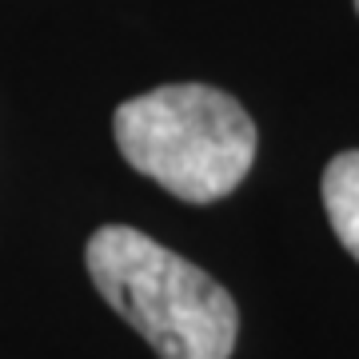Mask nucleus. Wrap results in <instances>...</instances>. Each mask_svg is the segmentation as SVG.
Segmentation results:
<instances>
[{"mask_svg": "<svg viewBox=\"0 0 359 359\" xmlns=\"http://www.w3.org/2000/svg\"><path fill=\"white\" fill-rule=\"evenodd\" d=\"M96 292L160 359H228L240 311L228 287L124 224H108L84 252Z\"/></svg>", "mask_w": 359, "mask_h": 359, "instance_id": "f257e3e1", "label": "nucleus"}, {"mask_svg": "<svg viewBox=\"0 0 359 359\" xmlns=\"http://www.w3.org/2000/svg\"><path fill=\"white\" fill-rule=\"evenodd\" d=\"M120 156L188 204L231 196L256 164V124L212 84H160L112 116Z\"/></svg>", "mask_w": 359, "mask_h": 359, "instance_id": "f03ea898", "label": "nucleus"}, {"mask_svg": "<svg viewBox=\"0 0 359 359\" xmlns=\"http://www.w3.org/2000/svg\"><path fill=\"white\" fill-rule=\"evenodd\" d=\"M323 208L339 244L359 259V152H339L323 168Z\"/></svg>", "mask_w": 359, "mask_h": 359, "instance_id": "7ed1b4c3", "label": "nucleus"}, {"mask_svg": "<svg viewBox=\"0 0 359 359\" xmlns=\"http://www.w3.org/2000/svg\"><path fill=\"white\" fill-rule=\"evenodd\" d=\"M355 13H359V0H355Z\"/></svg>", "mask_w": 359, "mask_h": 359, "instance_id": "20e7f679", "label": "nucleus"}]
</instances>
